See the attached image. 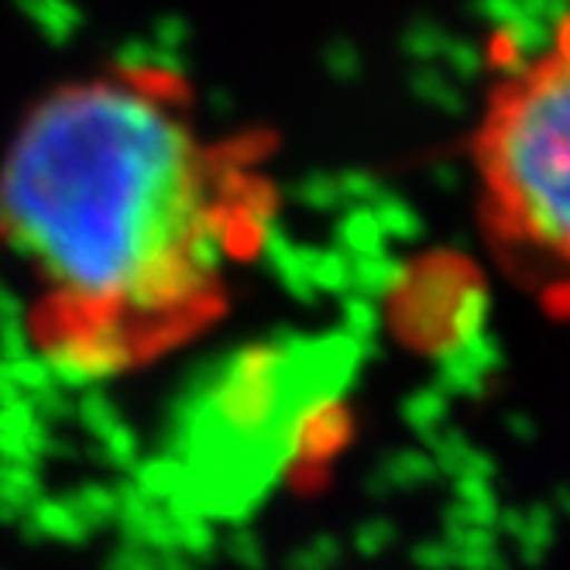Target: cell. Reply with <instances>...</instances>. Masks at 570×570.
<instances>
[{
    "label": "cell",
    "mask_w": 570,
    "mask_h": 570,
    "mask_svg": "<svg viewBox=\"0 0 570 570\" xmlns=\"http://www.w3.org/2000/svg\"><path fill=\"white\" fill-rule=\"evenodd\" d=\"M275 138L217 131L189 79L117 62L49 90L0 155V262L52 372H145L227 316L272 237Z\"/></svg>",
    "instance_id": "6da1fadb"
},
{
    "label": "cell",
    "mask_w": 570,
    "mask_h": 570,
    "mask_svg": "<svg viewBox=\"0 0 570 570\" xmlns=\"http://www.w3.org/2000/svg\"><path fill=\"white\" fill-rule=\"evenodd\" d=\"M471 173L495 248L522 272L570 282V11L488 90Z\"/></svg>",
    "instance_id": "7a4b0ae2"
}]
</instances>
